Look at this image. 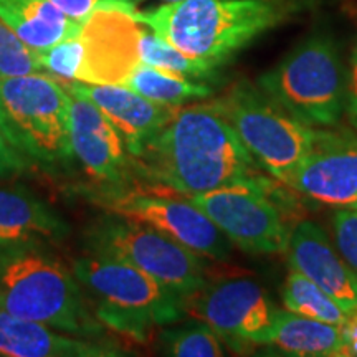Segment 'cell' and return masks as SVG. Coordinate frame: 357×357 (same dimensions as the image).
<instances>
[{
    "mask_svg": "<svg viewBox=\"0 0 357 357\" xmlns=\"http://www.w3.org/2000/svg\"><path fill=\"white\" fill-rule=\"evenodd\" d=\"M43 71L63 82H77L79 68L83 63V40L79 35L66 38L63 42L53 45L47 50L35 52Z\"/></svg>",
    "mask_w": 357,
    "mask_h": 357,
    "instance_id": "d4e9b609",
    "label": "cell"
},
{
    "mask_svg": "<svg viewBox=\"0 0 357 357\" xmlns=\"http://www.w3.org/2000/svg\"><path fill=\"white\" fill-rule=\"evenodd\" d=\"M0 310L71 336L106 339L73 270L43 242L0 247Z\"/></svg>",
    "mask_w": 357,
    "mask_h": 357,
    "instance_id": "3957f363",
    "label": "cell"
},
{
    "mask_svg": "<svg viewBox=\"0 0 357 357\" xmlns=\"http://www.w3.org/2000/svg\"><path fill=\"white\" fill-rule=\"evenodd\" d=\"M126 354L108 339L71 336L0 310V357H119Z\"/></svg>",
    "mask_w": 357,
    "mask_h": 357,
    "instance_id": "e0dca14e",
    "label": "cell"
},
{
    "mask_svg": "<svg viewBox=\"0 0 357 357\" xmlns=\"http://www.w3.org/2000/svg\"><path fill=\"white\" fill-rule=\"evenodd\" d=\"M83 194L101 205L105 211L136 218L199 253L200 257L227 260L231 255L234 243L207 217V213L189 199L178 200L105 185L96 190H83Z\"/></svg>",
    "mask_w": 357,
    "mask_h": 357,
    "instance_id": "30bf717a",
    "label": "cell"
},
{
    "mask_svg": "<svg viewBox=\"0 0 357 357\" xmlns=\"http://www.w3.org/2000/svg\"><path fill=\"white\" fill-rule=\"evenodd\" d=\"M43 71L37 53L22 43L12 30L0 22V78Z\"/></svg>",
    "mask_w": 357,
    "mask_h": 357,
    "instance_id": "484cf974",
    "label": "cell"
},
{
    "mask_svg": "<svg viewBox=\"0 0 357 357\" xmlns=\"http://www.w3.org/2000/svg\"><path fill=\"white\" fill-rule=\"evenodd\" d=\"M162 2H177V0H162Z\"/></svg>",
    "mask_w": 357,
    "mask_h": 357,
    "instance_id": "1f68e13d",
    "label": "cell"
},
{
    "mask_svg": "<svg viewBox=\"0 0 357 357\" xmlns=\"http://www.w3.org/2000/svg\"><path fill=\"white\" fill-rule=\"evenodd\" d=\"M84 245L89 253L139 268L182 300L207 283V258L136 218L108 212L88 227Z\"/></svg>",
    "mask_w": 357,
    "mask_h": 357,
    "instance_id": "ba28073f",
    "label": "cell"
},
{
    "mask_svg": "<svg viewBox=\"0 0 357 357\" xmlns=\"http://www.w3.org/2000/svg\"><path fill=\"white\" fill-rule=\"evenodd\" d=\"M245 253L273 255L288 248L289 230L260 177L187 197Z\"/></svg>",
    "mask_w": 357,
    "mask_h": 357,
    "instance_id": "9c48e42d",
    "label": "cell"
},
{
    "mask_svg": "<svg viewBox=\"0 0 357 357\" xmlns=\"http://www.w3.org/2000/svg\"><path fill=\"white\" fill-rule=\"evenodd\" d=\"M48 2L63 12L68 19L79 24H84L100 12L134 13L137 10V0H48Z\"/></svg>",
    "mask_w": 357,
    "mask_h": 357,
    "instance_id": "4316f807",
    "label": "cell"
},
{
    "mask_svg": "<svg viewBox=\"0 0 357 357\" xmlns=\"http://www.w3.org/2000/svg\"><path fill=\"white\" fill-rule=\"evenodd\" d=\"M71 270L91 296L89 305L100 323L134 341H147L154 328L185 314L176 291L118 258L89 253L75 260Z\"/></svg>",
    "mask_w": 357,
    "mask_h": 357,
    "instance_id": "277c9868",
    "label": "cell"
},
{
    "mask_svg": "<svg viewBox=\"0 0 357 357\" xmlns=\"http://www.w3.org/2000/svg\"><path fill=\"white\" fill-rule=\"evenodd\" d=\"M344 116L352 128L357 131V38L349 55V63L346 66V100Z\"/></svg>",
    "mask_w": 357,
    "mask_h": 357,
    "instance_id": "f546056e",
    "label": "cell"
},
{
    "mask_svg": "<svg viewBox=\"0 0 357 357\" xmlns=\"http://www.w3.org/2000/svg\"><path fill=\"white\" fill-rule=\"evenodd\" d=\"M266 344L288 356H342V331L341 326L278 310Z\"/></svg>",
    "mask_w": 357,
    "mask_h": 357,
    "instance_id": "ffe728a7",
    "label": "cell"
},
{
    "mask_svg": "<svg viewBox=\"0 0 357 357\" xmlns=\"http://www.w3.org/2000/svg\"><path fill=\"white\" fill-rule=\"evenodd\" d=\"M32 166L33 164L8 142L6 134L0 129V177L19 176Z\"/></svg>",
    "mask_w": 357,
    "mask_h": 357,
    "instance_id": "f1b7e54d",
    "label": "cell"
},
{
    "mask_svg": "<svg viewBox=\"0 0 357 357\" xmlns=\"http://www.w3.org/2000/svg\"><path fill=\"white\" fill-rule=\"evenodd\" d=\"M162 349L177 357H220L227 354L225 342L211 326L195 319L189 324L167 329L160 334Z\"/></svg>",
    "mask_w": 357,
    "mask_h": 357,
    "instance_id": "cb8c5ba5",
    "label": "cell"
},
{
    "mask_svg": "<svg viewBox=\"0 0 357 357\" xmlns=\"http://www.w3.org/2000/svg\"><path fill=\"white\" fill-rule=\"evenodd\" d=\"M258 167L288 185L311 153L319 128L307 126L281 108L258 84L238 79L212 101Z\"/></svg>",
    "mask_w": 357,
    "mask_h": 357,
    "instance_id": "52a82bcc",
    "label": "cell"
},
{
    "mask_svg": "<svg viewBox=\"0 0 357 357\" xmlns=\"http://www.w3.org/2000/svg\"><path fill=\"white\" fill-rule=\"evenodd\" d=\"M342 331V356H357V310L347 312Z\"/></svg>",
    "mask_w": 357,
    "mask_h": 357,
    "instance_id": "4dcf8cb0",
    "label": "cell"
},
{
    "mask_svg": "<svg viewBox=\"0 0 357 357\" xmlns=\"http://www.w3.org/2000/svg\"><path fill=\"white\" fill-rule=\"evenodd\" d=\"M257 84L307 126L331 128L344 116L346 65L328 33L306 37Z\"/></svg>",
    "mask_w": 357,
    "mask_h": 357,
    "instance_id": "8992f818",
    "label": "cell"
},
{
    "mask_svg": "<svg viewBox=\"0 0 357 357\" xmlns=\"http://www.w3.org/2000/svg\"><path fill=\"white\" fill-rule=\"evenodd\" d=\"M184 311L215 331L225 346L238 351L266 344L278 307L257 281L230 278L205 283L184 300Z\"/></svg>",
    "mask_w": 357,
    "mask_h": 357,
    "instance_id": "8fae6325",
    "label": "cell"
},
{
    "mask_svg": "<svg viewBox=\"0 0 357 357\" xmlns=\"http://www.w3.org/2000/svg\"><path fill=\"white\" fill-rule=\"evenodd\" d=\"M68 235L65 218L32 192L0 187V247L60 242Z\"/></svg>",
    "mask_w": 357,
    "mask_h": 357,
    "instance_id": "ac0fdd59",
    "label": "cell"
},
{
    "mask_svg": "<svg viewBox=\"0 0 357 357\" xmlns=\"http://www.w3.org/2000/svg\"><path fill=\"white\" fill-rule=\"evenodd\" d=\"M283 305L296 314L334 326H342L347 318V311L342 310L323 288L293 268L283 284Z\"/></svg>",
    "mask_w": 357,
    "mask_h": 357,
    "instance_id": "7402d4cb",
    "label": "cell"
},
{
    "mask_svg": "<svg viewBox=\"0 0 357 357\" xmlns=\"http://www.w3.org/2000/svg\"><path fill=\"white\" fill-rule=\"evenodd\" d=\"M142 25L134 13L100 12L84 22L83 63L77 82L123 84L129 73L142 63L139 37Z\"/></svg>",
    "mask_w": 357,
    "mask_h": 357,
    "instance_id": "4fadbf2b",
    "label": "cell"
},
{
    "mask_svg": "<svg viewBox=\"0 0 357 357\" xmlns=\"http://www.w3.org/2000/svg\"><path fill=\"white\" fill-rule=\"evenodd\" d=\"M0 22L33 52L77 37L84 25L68 19L48 0H0Z\"/></svg>",
    "mask_w": 357,
    "mask_h": 357,
    "instance_id": "d6986e66",
    "label": "cell"
},
{
    "mask_svg": "<svg viewBox=\"0 0 357 357\" xmlns=\"http://www.w3.org/2000/svg\"><path fill=\"white\" fill-rule=\"evenodd\" d=\"M311 0H177L134 19L190 58L220 68Z\"/></svg>",
    "mask_w": 357,
    "mask_h": 357,
    "instance_id": "7a4b0ae2",
    "label": "cell"
},
{
    "mask_svg": "<svg viewBox=\"0 0 357 357\" xmlns=\"http://www.w3.org/2000/svg\"><path fill=\"white\" fill-rule=\"evenodd\" d=\"M136 167L185 197L260 177L257 162L212 101L177 108L144 146Z\"/></svg>",
    "mask_w": 357,
    "mask_h": 357,
    "instance_id": "6da1fadb",
    "label": "cell"
},
{
    "mask_svg": "<svg viewBox=\"0 0 357 357\" xmlns=\"http://www.w3.org/2000/svg\"><path fill=\"white\" fill-rule=\"evenodd\" d=\"M288 185L318 204L357 211V136L319 129Z\"/></svg>",
    "mask_w": 357,
    "mask_h": 357,
    "instance_id": "7c38bea8",
    "label": "cell"
},
{
    "mask_svg": "<svg viewBox=\"0 0 357 357\" xmlns=\"http://www.w3.org/2000/svg\"><path fill=\"white\" fill-rule=\"evenodd\" d=\"M333 236L337 252L357 275V211L337 208L334 212Z\"/></svg>",
    "mask_w": 357,
    "mask_h": 357,
    "instance_id": "83f0119b",
    "label": "cell"
},
{
    "mask_svg": "<svg viewBox=\"0 0 357 357\" xmlns=\"http://www.w3.org/2000/svg\"><path fill=\"white\" fill-rule=\"evenodd\" d=\"M287 252L293 270L323 288L344 311L357 310V275L319 225L298 223L289 231Z\"/></svg>",
    "mask_w": 357,
    "mask_h": 357,
    "instance_id": "2e32d148",
    "label": "cell"
},
{
    "mask_svg": "<svg viewBox=\"0 0 357 357\" xmlns=\"http://www.w3.org/2000/svg\"><path fill=\"white\" fill-rule=\"evenodd\" d=\"M123 84L147 100L174 108L213 96V86L207 82L182 77L146 63L137 65Z\"/></svg>",
    "mask_w": 357,
    "mask_h": 357,
    "instance_id": "44dd1931",
    "label": "cell"
},
{
    "mask_svg": "<svg viewBox=\"0 0 357 357\" xmlns=\"http://www.w3.org/2000/svg\"><path fill=\"white\" fill-rule=\"evenodd\" d=\"M139 53L142 63L182 75V77L199 79V82H213L218 77L217 66L190 58L144 25H142L139 37Z\"/></svg>",
    "mask_w": 357,
    "mask_h": 357,
    "instance_id": "603a6c76",
    "label": "cell"
},
{
    "mask_svg": "<svg viewBox=\"0 0 357 357\" xmlns=\"http://www.w3.org/2000/svg\"><path fill=\"white\" fill-rule=\"evenodd\" d=\"M71 95V149L89 177L105 187H121L136 167L113 123L86 98Z\"/></svg>",
    "mask_w": 357,
    "mask_h": 357,
    "instance_id": "5bb4252c",
    "label": "cell"
},
{
    "mask_svg": "<svg viewBox=\"0 0 357 357\" xmlns=\"http://www.w3.org/2000/svg\"><path fill=\"white\" fill-rule=\"evenodd\" d=\"M71 95L43 71L0 78V129L33 166L61 167L71 149Z\"/></svg>",
    "mask_w": 357,
    "mask_h": 357,
    "instance_id": "5b68a950",
    "label": "cell"
},
{
    "mask_svg": "<svg viewBox=\"0 0 357 357\" xmlns=\"http://www.w3.org/2000/svg\"><path fill=\"white\" fill-rule=\"evenodd\" d=\"M63 82V79H61ZM70 93L96 105L123 136L134 162L149 139L164 128L177 108L151 101L124 84L63 82Z\"/></svg>",
    "mask_w": 357,
    "mask_h": 357,
    "instance_id": "9a60e30c",
    "label": "cell"
}]
</instances>
